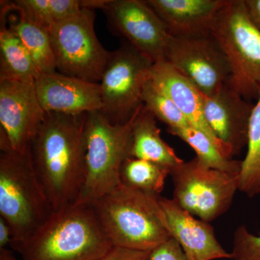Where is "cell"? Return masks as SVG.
Listing matches in <instances>:
<instances>
[{
    "label": "cell",
    "instance_id": "4fadbf2b",
    "mask_svg": "<svg viewBox=\"0 0 260 260\" xmlns=\"http://www.w3.org/2000/svg\"><path fill=\"white\" fill-rule=\"evenodd\" d=\"M254 104L227 84L212 95H203V110L208 126L223 146L227 158L239 155L248 143Z\"/></svg>",
    "mask_w": 260,
    "mask_h": 260
},
{
    "label": "cell",
    "instance_id": "8992f818",
    "mask_svg": "<svg viewBox=\"0 0 260 260\" xmlns=\"http://www.w3.org/2000/svg\"><path fill=\"white\" fill-rule=\"evenodd\" d=\"M210 31L225 52L232 75L227 85L247 101L260 89V30L251 21L244 0H227Z\"/></svg>",
    "mask_w": 260,
    "mask_h": 260
},
{
    "label": "cell",
    "instance_id": "9a60e30c",
    "mask_svg": "<svg viewBox=\"0 0 260 260\" xmlns=\"http://www.w3.org/2000/svg\"><path fill=\"white\" fill-rule=\"evenodd\" d=\"M171 237L179 244L189 260L232 259L222 246L208 222L194 218L174 199L159 197Z\"/></svg>",
    "mask_w": 260,
    "mask_h": 260
},
{
    "label": "cell",
    "instance_id": "7a4b0ae2",
    "mask_svg": "<svg viewBox=\"0 0 260 260\" xmlns=\"http://www.w3.org/2000/svg\"><path fill=\"white\" fill-rule=\"evenodd\" d=\"M22 260H99L113 247L91 207L54 211L39 229L11 244Z\"/></svg>",
    "mask_w": 260,
    "mask_h": 260
},
{
    "label": "cell",
    "instance_id": "52a82bcc",
    "mask_svg": "<svg viewBox=\"0 0 260 260\" xmlns=\"http://www.w3.org/2000/svg\"><path fill=\"white\" fill-rule=\"evenodd\" d=\"M95 18L93 10L82 8L78 14L49 29L58 73L100 83L112 52L98 39Z\"/></svg>",
    "mask_w": 260,
    "mask_h": 260
},
{
    "label": "cell",
    "instance_id": "6da1fadb",
    "mask_svg": "<svg viewBox=\"0 0 260 260\" xmlns=\"http://www.w3.org/2000/svg\"><path fill=\"white\" fill-rule=\"evenodd\" d=\"M86 115L47 114L30 143L32 165L54 211L75 205L81 192Z\"/></svg>",
    "mask_w": 260,
    "mask_h": 260
},
{
    "label": "cell",
    "instance_id": "9c48e42d",
    "mask_svg": "<svg viewBox=\"0 0 260 260\" xmlns=\"http://www.w3.org/2000/svg\"><path fill=\"white\" fill-rule=\"evenodd\" d=\"M154 63L126 42L111 53L100 86L101 112L112 124H125L143 107L142 93Z\"/></svg>",
    "mask_w": 260,
    "mask_h": 260
},
{
    "label": "cell",
    "instance_id": "3957f363",
    "mask_svg": "<svg viewBox=\"0 0 260 260\" xmlns=\"http://www.w3.org/2000/svg\"><path fill=\"white\" fill-rule=\"evenodd\" d=\"M159 197L121 183L90 207L113 246L152 251L172 239Z\"/></svg>",
    "mask_w": 260,
    "mask_h": 260
},
{
    "label": "cell",
    "instance_id": "cb8c5ba5",
    "mask_svg": "<svg viewBox=\"0 0 260 260\" xmlns=\"http://www.w3.org/2000/svg\"><path fill=\"white\" fill-rule=\"evenodd\" d=\"M142 102L145 109L167 124V129L190 125L172 99L151 79V77L143 87Z\"/></svg>",
    "mask_w": 260,
    "mask_h": 260
},
{
    "label": "cell",
    "instance_id": "4316f807",
    "mask_svg": "<svg viewBox=\"0 0 260 260\" xmlns=\"http://www.w3.org/2000/svg\"><path fill=\"white\" fill-rule=\"evenodd\" d=\"M151 251L134 250L114 246L99 260H150Z\"/></svg>",
    "mask_w": 260,
    "mask_h": 260
},
{
    "label": "cell",
    "instance_id": "ba28073f",
    "mask_svg": "<svg viewBox=\"0 0 260 260\" xmlns=\"http://www.w3.org/2000/svg\"><path fill=\"white\" fill-rule=\"evenodd\" d=\"M173 198L183 209L204 221L226 213L239 190V174L205 167L194 157L171 169Z\"/></svg>",
    "mask_w": 260,
    "mask_h": 260
},
{
    "label": "cell",
    "instance_id": "83f0119b",
    "mask_svg": "<svg viewBox=\"0 0 260 260\" xmlns=\"http://www.w3.org/2000/svg\"><path fill=\"white\" fill-rule=\"evenodd\" d=\"M244 4L251 21L260 30V0H244Z\"/></svg>",
    "mask_w": 260,
    "mask_h": 260
},
{
    "label": "cell",
    "instance_id": "5bb4252c",
    "mask_svg": "<svg viewBox=\"0 0 260 260\" xmlns=\"http://www.w3.org/2000/svg\"><path fill=\"white\" fill-rule=\"evenodd\" d=\"M35 87L39 103L47 114L78 116L102 110L99 83L55 72L39 75Z\"/></svg>",
    "mask_w": 260,
    "mask_h": 260
},
{
    "label": "cell",
    "instance_id": "d4e9b609",
    "mask_svg": "<svg viewBox=\"0 0 260 260\" xmlns=\"http://www.w3.org/2000/svg\"><path fill=\"white\" fill-rule=\"evenodd\" d=\"M232 260H260V236L239 225L233 237Z\"/></svg>",
    "mask_w": 260,
    "mask_h": 260
},
{
    "label": "cell",
    "instance_id": "30bf717a",
    "mask_svg": "<svg viewBox=\"0 0 260 260\" xmlns=\"http://www.w3.org/2000/svg\"><path fill=\"white\" fill-rule=\"evenodd\" d=\"M165 59L205 96L227 84L232 75L229 59L211 31L170 36Z\"/></svg>",
    "mask_w": 260,
    "mask_h": 260
},
{
    "label": "cell",
    "instance_id": "484cf974",
    "mask_svg": "<svg viewBox=\"0 0 260 260\" xmlns=\"http://www.w3.org/2000/svg\"><path fill=\"white\" fill-rule=\"evenodd\" d=\"M150 260H189L174 239H170L151 251Z\"/></svg>",
    "mask_w": 260,
    "mask_h": 260
},
{
    "label": "cell",
    "instance_id": "f1b7e54d",
    "mask_svg": "<svg viewBox=\"0 0 260 260\" xmlns=\"http://www.w3.org/2000/svg\"><path fill=\"white\" fill-rule=\"evenodd\" d=\"M13 240V232L9 224L0 217V249H6Z\"/></svg>",
    "mask_w": 260,
    "mask_h": 260
},
{
    "label": "cell",
    "instance_id": "7402d4cb",
    "mask_svg": "<svg viewBox=\"0 0 260 260\" xmlns=\"http://www.w3.org/2000/svg\"><path fill=\"white\" fill-rule=\"evenodd\" d=\"M170 170L148 160L136 158L126 159L121 169V183L127 187L160 196Z\"/></svg>",
    "mask_w": 260,
    "mask_h": 260
},
{
    "label": "cell",
    "instance_id": "5b68a950",
    "mask_svg": "<svg viewBox=\"0 0 260 260\" xmlns=\"http://www.w3.org/2000/svg\"><path fill=\"white\" fill-rule=\"evenodd\" d=\"M137 113L125 124H116L101 111L87 114L85 177L75 205L90 207L121 184V167L132 157V127Z\"/></svg>",
    "mask_w": 260,
    "mask_h": 260
},
{
    "label": "cell",
    "instance_id": "ffe728a7",
    "mask_svg": "<svg viewBox=\"0 0 260 260\" xmlns=\"http://www.w3.org/2000/svg\"><path fill=\"white\" fill-rule=\"evenodd\" d=\"M18 13V17L8 18V26L28 49L40 75L57 72L49 30L23 13Z\"/></svg>",
    "mask_w": 260,
    "mask_h": 260
},
{
    "label": "cell",
    "instance_id": "7c38bea8",
    "mask_svg": "<svg viewBox=\"0 0 260 260\" xmlns=\"http://www.w3.org/2000/svg\"><path fill=\"white\" fill-rule=\"evenodd\" d=\"M102 10L113 32L153 63L166 59L170 34L146 0H107Z\"/></svg>",
    "mask_w": 260,
    "mask_h": 260
},
{
    "label": "cell",
    "instance_id": "f546056e",
    "mask_svg": "<svg viewBox=\"0 0 260 260\" xmlns=\"http://www.w3.org/2000/svg\"><path fill=\"white\" fill-rule=\"evenodd\" d=\"M0 260H18L12 251L7 249H0Z\"/></svg>",
    "mask_w": 260,
    "mask_h": 260
},
{
    "label": "cell",
    "instance_id": "ac0fdd59",
    "mask_svg": "<svg viewBox=\"0 0 260 260\" xmlns=\"http://www.w3.org/2000/svg\"><path fill=\"white\" fill-rule=\"evenodd\" d=\"M131 156L153 162L170 171L184 160L162 139L156 118L144 106L133 121Z\"/></svg>",
    "mask_w": 260,
    "mask_h": 260
},
{
    "label": "cell",
    "instance_id": "d6986e66",
    "mask_svg": "<svg viewBox=\"0 0 260 260\" xmlns=\"http://www.w3.org/2000/svg\"><path fill=\"white\" fill-rule=\"evenodd\" d=\"M8 7L1 9L0 79L35 82L40 75L31 55L6 20Z\"/></svg>",
    "mask_w": 260,
    "mask_h": 260
},
{
    "label": "cell",
    "instance_id": "8fae6325",
    "mask_svg": "<svg viewBox=\"0 0 260 260\" xmlns=\"http://www.w3.org/2000/svg\"><path fill=\"white\" fill-rule=\"evenodd\" d=\"M35 82L0 79V149L26 151L45 120Z\"/></svg>",
    "mask_w": 260,
    "mask_h": 260
},
{
    "label": "cell",
    "instance_id": "603a6c76",
    "mask_svg": "<svg viewBox=\"0 0 260 260\" xmlns=\"http://www.w3.org/2000/svg\"><path fill=\"white\" fill-rule=\"evenodd\" d=\"M246 148L239 173V191L252 198L260 194V89L251 116Z\"/></svg>",
    "mask_w": 260,
    "mask_h": 260
},
{
    "label": "cell",
    "instance_id": "277c9868",
    "mask_svg": "<svg viewBox=\"0 0 260 260\" xmlns=\"http://www.w3.org/2000/svg\"><path fill=\"white\" fill-rule=\"evenodd\" d=\"M53 212L32 165L30 148L23 153L1 150L0 217L13 232L10 245L30 237Z\"/></svg>",
    "mask_w": 260,
    "mask_h": 260
},
{
    "label": "cell",
    "instance_id": "2e32d148",
    "mask_svg": "<svg viewBox=\"0 0 260 260\" xmlns=\"http://www.w3.org/2000/svg\"><path fill=\"white\" fill-rule=\"evenodd\" d=\"M172 37L209 32L227 0H146Z\"/></svg>",
    "mask_w": 260,
    "mask_h": 260
},
{
    "label": "cell",
    "instance_id": "44dd1931",
    "mask_svg": "<svg viewBox=\"0 0 260 260\" xmlns=\"http://www.w3.org/2000/svg\"><path fill=\"white\" fill-rule=\"evenodd\" d=\"M167 132L189 145L196 153V158L205 167L232 174L240 173L242 160L227 158L218 145L201 130L189 125Z\"/></svg>",
    "mask_w": 260,
    "mask_h": 260
},
{
    "label": "cell",
    "instance_id": "e0dca14e",
    "mask_svg": "<svg viewBox=\"0 0 260 260\" xmlns=\"http://www.w3.org/2000/svg\"><path fill=\"white\" fill-rule=\"evenodd\" d=\"M150 77L172 99L189 124L208 135L225 155L223 146L205 119L203 95L198 87L164 59L154 63Z\"/></svg>",
    "mask_w": 260,
    "mask_h": 260
}]
</instances>
